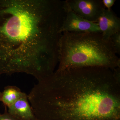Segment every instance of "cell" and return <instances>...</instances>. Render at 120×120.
<instances>
[{
  "instance_id": "obj_1",
  "label": "cell",
  "mask_w": 120,
  "mask_h": 120,
  "mask_svg": "<svg viewBox=\"0 0 120 120\" xmlns=\"http://www.w3.org/2000/svg\"><path fill=\"white\" fill-rule=\"evenodd\" d=\"M64 14L60 0H0V75L52 74Z\"/></svg>"
},
{
  "instance_id": "obj_2",
  "label": "cell",
  "mask_w": 120,
  "mask_h": 120,
  "mask_svg": "<svg viewBox=\"0 0 120 120\" xmlns=\"http://www.w3.org/2000/svg\"><path fill=\"white\" fill-rule=\"evenodd\" d=\"M27 97L38 120H120V74L110 69L55 71Z\"/></svg>"
},
{
  "instance_id": "obj_3",
  "label": "cell",
  "mask_w": 120,
  "mask_h": 120,
  "mask_svg": "<svg viewBox=\"0 0 120 120\" xmlns=\"http://www.w3.org/2000/svg\"><path fill=\"white\" fill-rule=\"evenodd\" d=\"M58 66L56 71L87 67L112 70L120 67L111 39L100 33H62L59 44Z\"/></svg>"
},
{
  "instance_id": "obj_4",
  "label": "cell",
  "mask_w": 120,
  "mask_h": 120,
  "mask_svg": "<svg viewBox=\"0 0 120 120\" xmlns=\"http://www.w3.org/2000/svg\"><path fill=\"white\" fill-rule=\"evenodd\" d=\"M64 14L61 33H101L97 23L84 19L71 9L64 1Z\"/></svg>"
},
{
  "instance_id": "obj_5",
  "label": "cell",
  "mask_w": 120,
  "mask_h": 120,
  "mask_svg": "<svg viewBox=\"0 0 120 120\" xmlns=\"http://www.w3.org/2000/svg\"><path fill=\"white\" fill-rule=\"evenodd\" d=\"M65 3L77 15L84 19L97 23L105 9L101 0H67Z\"/></svg>"
},
{
  "instance_id": "obj_6",
  "label": "cell",
  "mask_w": 120,
  "mask_h": 120,
  "mask_svg": "<svg viewBox=\"0 0 120 120\" xmlns=\"http://www.w3.org/2000/svg\"><path fill=\"white\" fill-rule=\"evenodd\" d=\"M97 23L104 38L109 40L114 34L120 31V19L112 10L105 9Z\"/></svg>"
},
{
  "instance_id": "obj_7",
  "label": "cell",
  "mask_w": 120,
  "mask_h": 120,
  "mask_svg": "<svg viewBox=\"0 0 120 120\" xmlns=\"http://www.w3.org/2000/svg\"><path fill=\"white\" fill-rule=\"evenodd\" d=\"M8 110L11 115L19 120H38L33 111L26 94L8 108Z\"/></svg>"
},
{
  "instance_id": "obj_8",
  "label": "cell",
  "mask_w": 120,
  "mask_h": 120,
  "mask_svg": "<svg viewBox=\"0 0 120 120\" xmlns=\"http://www.w3.org/2000/svg\"><path fill=\"white\" fill-rule=\"evenodd\" d=\"M18 87L8 86L4 87V90L0 92V102L4 106L8 108L15 104L25 94Z\"/></svg>"
},
{
  "instance_id": "obj_9",
  "label": "cell",
  "mask_w": 120,
  "mask_h": 120,
  "mask_svg": "<svg viewBox=\"0 0 120 120\" xmlns=\"http://www.w3.org/2000/svg\"><path fill=\"white\" fill-rule=\"evenodd\" d=\"M112 45L116 54L120 53V31L112 35L110 38Z\"/></svg>"
},
{
  "instance_id": "obj_10",
  "label": "cell",
  "mask_w": 120,
  "mask_h": 120,
  "mask_svg": "<svg viewBox=\"0 0 120 120\" xmlns=\"http://www.w3.org/2000/svg\"><path fill=\"white\" fill-rule=\"evenodd\" d=\"M0 120H19L11 115L8 112V108L4 106V113H0Z\"/></svg>"
},
{
  "instance_id": "obj_11",
  "label": "cell",
  "mask_w": 120,
  "mask_h": 120,
  "mask_svg": "<svg viewBox=\"0 0 120 120\" xmlns=\"http://www.w3.org/2000/svg\"><path fill=\"white\" fill-rule=\"evenodd\" d=\"M116 0H102V2L105 8H106L108 10H110L116 2Z\"/></svg>"
},
{
  "instance_id": "obj_12",
  "label": "cell",
  "mask_w": 120,
  "mask_h": 120,
  "mask_svg": "<svg viewBox=\"0 0 120 120\" xmlns=\"http://www.w3.org/2000/svg\"></svg>"
}]
</instances>
